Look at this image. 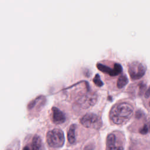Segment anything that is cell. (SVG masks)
Wrapping results in <instances>:
<instances>
[{
	"label": "cell",
	"mask_w": 150,
	"mask_h": 150,
	"mask_svg": "<svg viewBox=\"0 0 150 150\" xmlns=\"http://www.w3.org/2000/svg\"><path fill=\"white\" fill-rule=\"evenodd\" d=\"M133 114L132 105L125 102L115 105L110 112L111 121L116 125H122L127 122Z\"/></svg>",
	"instance_id": "cell-1"
},
{
	"label": "cell",
	"mask_w": 150,
	"mask_h": 150,
	"mask_svg": "<svg viewBox=\"0 0 150 150\" xmlns=\"http://www.w3.org/2000/svg\"><path fill=\"white\" fill-rule=\"evenodd\" d=\"M46 141L49 146L52 148H61L64 143L63 131L58 128L49 131L46 134Z\"/></svg>",
	"instance_id": "cell-2"
},
{
	"label": "cell",
	"mask_w": 150,
	"mask_h": 150,
	"mask_svg": "<svg viewBox=\"0 0 150 150\" xmlns=\"http://www.w3.org/2000/svg\"><path fill=\"white\" fill-rule=\"evenodd\" d=\"M97 98L98 96L97 93L88 88L86 91L80 94L77 96L76 102L81 108L87 109L93 106L96 103Z\"/></svg>",
	"instance_id": "cell-3"
},
{
	"label": "cell",
	"mask_w": 150,
	"mask_h": 150,
	"mask_svg": "<svg viewBox=\"0 0 150 150\" xmlns=\"http://www.w3.org/2000/svg\"><path fill=\"white\" fill-rule=\"evenodd\" d=\"M81 124L87 128L100 129L103 125L100 117L97 114L92 112L87 113L84 115L80 119Z\"/></svg>",
	"instance_id": "cell-4"
},
{
	"label": "cell",
	"mask_w": 150,
	"mask_h": 150,
	"mask_svg": "<svg viewBox=\"0 0 150 150\" xmlns=\"http://www.w3.org/2000/svg\"><path fill=\"white\" fill-rule=\"evenodd\" d=\"M146 71V67L141 63L135 61L128 64V73L132 80H136L143 77Z\"/></svg>",
	"instance_id": "cell-5"
},
{
	"label": "cell",
	"mask_w": 150,
	"mask_h": 150,
	"mask_svg": "<svg viewBox=\"0 0 150 150\" xmlns=\"http://www.w3.org/2000/svg\"><path fill=\"white\" fill-rule=\"evenodd\" d=\"M97 67L100 71L112 77L118 75L122 71V66L120 63H117L114 64L113 68H111L109 66L101 63H97Z\"/></svg>",
	"instance_id": "cell-6"
},
{
	"label": "cell",
	"mask_w": 150,
	"mask_h": 150,
	"mask_svg": "<svg viewBox=\"0 0 150 150\" xmlns=\"http://www.w3.org/2000/svg\"><path fill=\"white\" fill-rule=\"evenodd\" d=\"M116 136L114 134H109L106 138V149L107 150H124L121 145H117Z\"/></svg>",
	"instance_id": "cell-7"
},
{
	"label": "cell",
	"mask_w": 150,
	"mask_h": 150,
	"mask_svg": "<svg viewBox=\"0 0 150 150\" xmlns=\"http://www.w3.org/2000/svg\"><path fill=\"white\" fill-rule=\"evenodd\" d=\"M22 150H43L42 141L38 135H35L29 145L25 146Z\"/></svg>",
	"instance_id": "cell-8"
},
{
	"label": "cell",
	"mask_w": 150,
	"mask_h": 150,
	"mask_svg": "<svg viewBox=\"0 0 150 150\" xmlns=\"http://www.w3.org/2000/svg\"><path fill=\"white\" fill-rule=\"evenodd\" d=\"M52 119L54 124H60L66 121V116L60 109L53 107L52 108Z\"/></svg>",
	"instance_id": "cell-9"
},
{
	"label": "cell",
	"mask_w": 150,
	"mask_h": 150,
	"mask_svg": "<svg viewBox=\"0 0 150 150\" xmlns=\"http://www.w3.org/2000/svg\"><path fill=\"white\" fill-rule=\"evenodd\" d=\"M76 125L75 124H71L67 132V139L70 144H74L76 142Z\"/></svg>",
	"instance_id": "cell-10"
},
{
	"label": "cell",
	"mask_w": 150,
	"mask_h": 150,
	"mask_svg": "<svg viewBox=\"0 0 150 150\" xmlns=\"http://www.w3.org/2000/svg\"><path fill=\"white\" fill-rule=\"evenodd\" d=\"M45 101V97L43 96H39L33 100L30 101L28 104V109L32 110L35 107H37V104L42 101Z\"/></svg>",
	"instance_id": "cell-11"
},
{
	"label": "cell",
	"mask_w": 150,
	"mask_h": 150,
	"mask_svg": "<svg viewBox=\"0 0 150 150\" xmlns=\"http://www.w3.org/2000/svg\"><path fill=\"white\" fill-rule=\"evenodd\" d=\"M128 80L125 74H121L118 79L117 81V87L118 88H123L127 83Z\"/></svg>",
	"instance_id": "cell-12"
},
{
	"label": "cell",
	"mask_w": 150,
	"mask_h": 150,
	"mask_svg": "<svg viewBox=\"0 0 150 150\" xmlns=\"http://www.w3.org/2000/svg\"><path fill=\"white\" fill-rule=\"evenodd\" d=\"M20 141L18 139H13L9 145H7L5 150H19Z\"/></svg>",
	"instance_id": "cell-13"
},
{
	"label": "cell",
	"mask_w": 150,
	"mask_h": 150,
	"mask_svg": "<svg viewBox=\"0 0 150 150\" xmlns=\"http://www.w3.org/2000/svg\"><path fill=\"white\" fill-rule=\"evenodd\" d=\"M93 83H94V84L99 87H102L104 85L103 82L102 81V80L100 79V76L98 74H96L94 76V77L93 79Z\"/></svg>",
	"instance_id": "cell-14"
},
{
	"label": "cell",
	"mask_w": 150,
	"mask_h": 150,
	"mask_svg": "<svg viewBox=\"0 0 150 150\" xmlns=\"http://www.w3.org/2000/svg\"><path fill=\"white\" fill-rule=\"evenodd\" d=\"M148 130H149V128L148 127V126L145 124L139 131V133L141 134H146L148 132Z\"/></svg>",
	"instance_id": "cell-15"
},
{
	"label": "cell",
	"mask_w": 150,
	"mask_h": 150,
	"mask_svg": "<svg viewBox=\"0 0 150 150\" xmlns=\"http://www.w3.org/2000/svg\"><path fill=\"white\" fill-rule=\"evenodd\" d=\"M145 97L146 98H149L150 97V87L148 88V90L145 91ZM149 105L150 107V101L149 103Z\"/></svg>",
	"instance_id": "cell-16"
}]
</instances>
